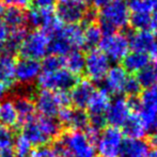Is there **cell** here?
<instances>
[{"mask_svg": "<svg viewBox=\"0 0 157 157\" xmlns=\"http://www.w3.org/2000/svg\"><path fill=\"white\" fill-rule=\"evenodd\" d=\"M56 0H32L37 9H50L54 6Z\"/></svg>", "mask_w": 157, "mask_h": 157, "instance_id": "cell-39", "label": "cell"}, {"mask_svg": "<svg viewBox=\"0 0 157 157\" xmlns=\"http://www.w3.org/2000/svg\"><path fill=\"white\" fill-rule=\"evenodd\" d=\"M151 29L153 30L152 32L157 33V12L153 15V16H152V26H151Z\"/></svg>", "mask_w": 157, "mask_h": 157, "instance_id": "cell-46", "label": "cell"}, {"mask_svg": "<svg viewBox=\"0 0 157 157\" xmlns=\"http://www.w3.org/2000/svg\"><path fill=\"white\" fill-rule=\"evenodd\" d=\"M155 67H156V71H157V65H156V66H155Z\"/></svg>", "mask_w": 157, "mask_h": 157, "instance_id": "cell-52", "label": "cell"}, {"mask_svg": "<svg viewBox=\"0 0 157 157\" xmlns=\"http://www.w3.org/2000/svg\"><path fill=\"white\" fill-rule=\"evenodd\" d=\"M1 50H2L1 49V45H0V55H1Z\"/></svg>", "mask_w": 157, "mask_h": 157, "instance_id": "cell-50", "label": "cell"}, {"mask_svg": "<svg viewBox=\"0 0 157 157\" xmlns=\"http://www.w3.org/2000/svg\"><path fill=\"white\" fill-rule=\"evenodd\" d=\"M49 42L50 36L45 31L41 29L33 30L27 33L18 52H21V58L40 61V59H44L47 56Z\"/></svg>", "mask_w": 157, "mask_h": 157, "instance_id": "cell-5", "label": "cell"}, {"mask_svg": "<svg viewBox=\"0 0 157 157\" xmlns=\"http://www.w3.org/2000/svg\"><path fill=\"white\" fill-rule=\"evenodd\" d=\"M15 68L16 60L14 55L1 54L0 55V82L6 86H11L15 81Z\"/></svg>", "mask_w": 157, "mask_h": 157, "instance_id": "cell-24", "label": "cell"}, {"mask_svg": "<svg viewBox=\"0 0 157 157\" xmlns=\"http://www.w3.org/2000/svg\"><path fill=\"white\" fill-rule=\"evenodd\" d=\"M59 157H95V145L81 130H68L57 138L54 145Z\"/></svg>", "mask_w": 157, "mask_h": 157, "instance_id": "cell-1", "label": "cell"}, {"mask_svg": "<svg viewBox=\"0 0 157 157\" xmlns=\"http://www.w3.org/2000/svg\"><path fill=\"white\" fill-rule=\"evenodd\" d=\"M103 34L97 21L85 25L83 27V47L91 50L94 49L101 42Z\"/></svg>", "mask_w": 157, "mask_h": 157, "instance_id": "cell-28", "label": "cell"}, {"mask_svg": "<svg viewBox=\"0 0 157 157\" xmlns=\"http://www.w3.org/2000/svg\"><path fill=\"white\" fill-rule=\"evenodd\" d=\"M95 90L96 89H95L94 83L89 79H82L80 81H77L76 85L71 89V93H68L71 103L77 109L85 110Z\"/></svg>", "mask_w": 157, "mask_h": 157, "instance_id": "cell-15", "label": "cell"}, {"mask_svg": "<svg viewBox=\"0 0 157 157\" xmlns=\"http://www.w3.org/2000/svg\"><path fill=\"white\" fill-rule=\"evenodd\" d=\"M147 157H157V149L151 150L149 153V156Z\"/></svg>", "mask_w": 157, "mask_h": 157, "instance_id": "cell-48", "label": "cell"}, {"mask_svg": "<svg viewBox=\"0 0 157 157\" xmlns=\"http://www.w3.org/2000/svg\"><path fill=\"white\" fill-rule=\"evenodd\" d=\"M147 132H151V135H157V117H155L153 121L147 126Z\"/></svg>", "mask_w": 157, "mask_h": 157, "instance_id": "cell-43", "label": "cell"}, {"mask_svg": "<svg viewBox=\"0 0 157 157\" xmlns=\"http://www.w3.org/2000/svg\"><path fill=\"white\" fill-rule=\"evenodd\" d=\"M110 103H111L110 94L104 88L95 90L87 105L88 116H105Z\"/></svg>", "mask_w": 157, "mask_h": 157, "instance_id": "cell-17", "label": "cell"}, {"mask_svg": "<svg viewBox=\"0 0 157 157\" xmlns=\"http://www.w3.org/2000/svg\"><path fill=\"white\" fill-rule=\"evenodd\" d=\"M36 111L41 117L56 119L62 108L68 107L71 104L70 94L67 92H52L41 90L34 98Z\"/></svg>", "mask_w": 157, "mask_h": 157, "instance_id": "cell-3", "label": "cell"}, {"mask_svg": "<svg viewBox=\"0 0 157 157\" xmlns=\"http://www.w3.org/2000/svg\"><path fill=\"white\" fill-rule=\"evenodd\" d=\"M8 93V86H6L4 83L0 82V99L3 98Z\"/></svg>", "mask_w": 157, "mask_h": 157, "instance_id": "cell-45", "label": "cell"}, {"mask_svg": "<svg viewBox=\"0 0 157 157\" xmlns=\"http://www.w3.org/2000/svg\"><path fill=\"white\" fill-rule=\"evenodd\" d=\"M60 123L56 119L34 117L30 122L23 125L21 135L34 147H45L59 137L61 132Z\"/></svg>", "mask_w": 157, "mask_h": 157, "instance_id": "cell-2", "label": "cell"}, {"mask_svg": "<svg viewBox=\"0 0 157 157\" xmlns=\"http://www.w3.org/2000/svg\"><path fill=\"white\" fill-rule=\"evenodd\" d=\"M58 122L61 126H66L70 130L86 129L89 125V116L85 110L65 107L58 113Z\"/></svg>", "mask_w": 157, "mask_h": 157, "instance_id": "cell-12", "label": "cell"}, {"mask_svg": "<svg viewBox=\"0 0 157 157\" xmlns=\"http://www.w3.org/2000/svg\"><path fill=\"white\" fill-rule=\"evenodd\" d=\"M122 67L128 74L138 73L144 67H147L150 63V57L145 52H128L122 61Z\"/></svg>", "mask_w": 157, "mask_h": 157, "instance_id": "cell-22", "label": "cell"}, {"mask_svg": "<svg viewBox=\"0 0 157 157\" xmlns=\"http://www.w3.org/2000/svg\"><path fill=\"white\" fill-rule=\"evenodd\" d=\"M16 136L12 128L0 125V154L13 151V145Z\"/></svg>", "mask_w": 157, "mask_h": 157, "instance_id": "cell-31", "label": "cell"}, {"mask_svg": "<svg viewBox=\"0 0 157 157\" xmlns=\"http://www.w3.org/2000/svg\"><path fill=\"white\" fill-rule=\"evenodd\" d=\"M132 110L127 103V98L124 96H117L113 101H111L107 111L105 113L106 123L113 127H122L129 118Z\"/></svg>", "mask_w": 157, "mask_h": 157, "instance_id": "cell-11", "label": "cell"}, {"mask_svg": "<svg viewBox=\"0 0 157 157\" xmlns=\"http://www.w3.org/2000/svg\"><path fill=\"white\" fill-rule=\"evenodd\" d=\"M83 1H85V2H86V0H83Z\"/></svg>", "mask_w": 157, "mask_h": 157, "instance_id": "cell-53", "label": "cell"}, {"mask_svg": "<svg viewBox=\"0 0 157 157\" xmlns=\"http://www.w3.org/2000/svg\"><path fill=\"white\" fill-rule=\"evenodd\" d=\"M110 68V60L99 49H91L86 55L85 73L92 82H101Z\"/></svg>", "mask_w": 157, "mask_h": 157, "instance_id": "cell-10", "label": "cell"}, {"mask_svg": "<svg viewBox=\"0 0 157 157\" xmlns=\"http://www.w3.org/2000/svg\"><path fill=\"white\" fill-rule=\"evenodd\" d=\"M130 12L126 0H113L97 13V21L109 25L114 30L124 29L129 24Z\"/></svg>", "mask_w": 157, "mask_h": 157, "instance_id": "cell-7", "label": "cell"}, {"mask_svg": "<svg viewBox=\"0 0 157 157\" xmlns=\"http://www.w3.org/2000/svg\"><path fill=\"white\" fill-rule=\"evenodd\" d=\"M139 85L141 88H151L154 86H157V71L155 66H149L141 70L140 72L137 73L136 76Z\"/></svg>", "mask_w": 157, "mask_h": 157, "instance_id": "cell-30", "label": "cell"}, {"mask_svg": "<svg viewBox=\"0 0 157 157\" xmlns=\"http://www.w3.org/2000/svg\"><path fill=\"white\" fill-rule=\"evenodd\" d=\"M26 35H27L26 28L10 30L8 39L4 42V47H3L4 52H6V54L14 55V52H18L19 47H21V43H23Z\"/></svg>", "mask_w": 157, "mask_h": 157, "instance_id": "cell-29", "label": "cell"}, {"mask_svg": "<svg viewBox=\"0 0 157 157\" xmlns=\"http://www.w3.org/2000/svg\"><path fill=\"white\" fill-rule=\"evenodd\" d=\"M112 1H113V0H91L90 2H91L92 6H93L95 9H103Z\"/></svg>", "mask_w": 157, "mask_h": 157, "instance_id": "cell-42", "label": "cell"}, {"mask_svg": "<svg viewBox=\"0 0 157 157\" xmlns=\"http://www.w3.org/2000/svg\"><path fill=\"white\" fill-rule=\"evenodd\" d=\"M6 1L10 2L12 6H17L19 9H23V10L32 4V0H6Z\"/></svg>", "mask_w": 157, "mask_h": 157, "instance_id": "cell-40", "label": "cell"}, {"mask_svg": "<svg viewBox=\"0 0 157 157\" xmlns=\"http://www.w3.org/2000/svg\"><path fill=\"white\" fill-rule=\"evenodd\" d=\"M154 8H156V9H157V0L155 1V3H154Z\"/></svg>", "mask_w": 157, "mask_h": 157, "instance_id": "cell-49", "label": "cell"}, {"mask_svg": "<svg viewBox=\"0 0 157 157\" xmlns=\"http://www.w3.org/2000/svg\"><path fill=\"white\" fill-rule=\"evenodd\" d=\"M13 152H14L15 157H29L32 152V145L21 134L15 138L14 145H13Z\"/></svg>", "mask_w": 157, "mask_h": 157, "instance_id": "cell-33", "label": "cell"}, {"mask_svg": "<svg viewBox=\"0 0 157 157\" xmlns=\"http://www.w3.org/2000/svg\"><path fill=\"white\" fill-rule=\"evenodd\" d=\"M86 1H91V0H86Z\"/></svg>", "mask_w": 157, "mask_h": 157, "instance_id": "cell-51", "label": "cell"}, {"mask_svg": "<svg viewBox=\"0 0 157 157\" xmlns=\"http://www.w3.org/2000/svg\"><path fill=\"white\" fill-rule=\"evenodd\" d=\"M128 43L129 48H132V52H150V50L153 48V46L156 44L155 33L144 30V31H132L127 33Z\"/></svg>", "mask_w": 157, "mask_h": 157, "instance_id": "cell-16", "label": "cell"}, {"mask_svg": "<svg viewBox=\"0 0 157 157\" xmlns=\"http://www.w3.org/2000/svg\"><path fill=\"white\" fill-rule=\"evenodd\" d=\"M140 109L139 113L157 114V86L147 88L138 96Z\"/></svg>", "mask_w": 157, "mask_h": 157, "instance_id": "cell-26", "label": "cell"}, {"mask_svg": "<svg viewBox=\"0 0 157 157\" xmlns=\"http://www.w3.org/2000/svg\"><path fill=\"white\" fill-rule=\"evenodd\" d=\"M42 72H50V71H56L63 67V59L62 57H57L54 55L46 56L44 58L43 62L41 63Z\"/></svg>", "mask_w": 157, "mask_h": 157, "instance_id": "cell-35", "label": "cell"}, {"mask_svg": "<svg viewBox=\"0 0 157 157\" xmlns=\"http://www.w3.org/2000/svg\"><path fill=\"white\" fill-rule=\"evenodd\" d=\"M129 24L136 31L150 30L152 26L151 14H132L129 16Z\"/></svg>", "mask_w": 157, "mask_h": 157, "instance_id": "cell-32", "label": "cell"}, {"mask_svg": "<svg viewBox=\"0 0 157 157\" xmlns=\"http://www.w3.org/2000/svg\"><path fill=\"white\" fill-rule=\"evenodd\" d=\"M151 145L144 139H125L123 141L122 156L124 157H147Z\"/></svg>", "mask_w": 157, "mask_h": 157, "instance_id": "cell-21", "label": "cell"}, {"mask_svg": "<svg viewBox=\"0 0 157 157\" xmlns=\"http://www.w3.org/2000/svg\"><path fill=\"white\" fill-rule=\"evenodd\" d=\"M147 127L138 112H132L123 125V134L127 139H143L147 136Z\"/></svg>", "mask_w": 157, "mask_h": 157, "instance_id": "cell-19", "label": "cell"}, {"mask_svg": "<svg viewBox=\"0 0 157 157\" xmlns=\"http://www.w3.org/2000/svg\"><path fill=\"white\" fill-rule=\"evenodd\" d=\"M128 73L120 65L112 66L109 68L108 73L104 78V89L109 94H116L119 96L124 93V88L128 79Z\"/></svg>", "mask_w": 157, "mask_h": 157, "instance_id": "cell-14", "label": "cell"}, {"mask_svg": "<svg viewBox=\"0 0 157 157\" xmlns=\"http://www.w3.org/2000/svg\"><path fill=\"white\" fill-rule=\"evenodd\" d=\"M149 57H150V59L153 60L157 65V43L153 46V48L150 50V56Z\"/></svg>", "mask_w": 157, "mask_h": 157, "instance_id": "cell-44", "label": "cell"}, {"mask_svg": "<svg viewBox=\"0 0 157 157\" xmlns=\"http://www.w3.org/2000/svg\"><path fill=\"white\" fill-rule=\"evenodd\" d=\"M59 34L72 47V49H79L83 47V27L79 24L63 25Z\"/></svg>", "mask_w": 157, "mask_h": 157, "instance_id": "cell-18", "label": "cell"}, {"mask_svg": "<svg viewBox=\"0 0 157 157\" xmlns=\"http://www.w3.org/2000/svg\"><path fill=\"white\" fill-rule=\"evenodd\" d=\"M29 157H59V156L57 154V152L55 151L54 147L45 145V147H36L34 151L31 152Z\"/></svg>", "mask_w": 157, "mask_h": 157, "instance_id": "cell-38", "label": "cell"}, {"mask_svg": "<svg viewBox=\"0 0 157 157\" xmlns=\"http://www.w3.org/2000/svg\"><path fill=\"white\" fill-rule=\"evenodd\" d=\"M56 15L64 25H74L83 21L88 6L83 0H58Z\"/></svg>", "mask_w": 157, "mask_h": 157, "instance_id": "cell-9", "label": "cell"}, {"mask_svg": "<svg viewBox=\"0 0 157 157\" xmlns=\"http://www.w3.org/2000/svg\"><path fill=\"white\" fill-rule=\"evenodd\" d=\"M9 33H10V30L8 29L6 24L0 21V44L4 43L6 41V39L9 36Z\"/></svg>", "mask_w": 157, "mask_h": 157, "instance_id": "cell-41", "label": "cell"}, {"mask_svg": "<svg viewBox=\"0 0 157 157\" xmlns=\"http://www.w3.org/2000/svg\"><path fill=\"white\" fill-rule=\"evenodd\" d=\"M43 15H42V9H30L26 13V25H29L32 28H41Z\"/></svg>", "mask_w": 157, "mask_h": 157, "instance_id": "cell-36", "label": "cell"}, {"mask_svg": "<svg viewBox=\"0 0 157 157\" xmlns=\"http://www.w3.org/2000/svg\"><path fill=\"white\" fill-rule=\"evenodd\" d=\"M63 67L73 74L74 76H79L85 72V59L86 56L80 49H73L62 57Z\"/></svg>", "mask_w": 157, "mask_h": 157, "instance_id": "cell-23", "label": "cell"}, {"mask_svg": "<svg viewBox=\"0 0 157 157\" xmlns=\"http://www.w3.org/2000/svg\"><path fill=\"white\" fill-rule=\"evenodd\" d=\"M98 46L99 50L109 60L114 62H121L130 49L127 35L121 32L103 36Z\"/></svg>", "mask_w": 157, "mask_h": 157, "instance_id": "cell-8", "label": "cell"}, {"mask_svg": "<svg viewBox=\"0 0 157 157\" xmlns=\"http://www.w3.org/2000/svg\"><path fill=\"white\" fill-rule=\"evenodd\" d=\"M6 9V4H4V2L2 1V0H0V19L3 17Z\"/></svg>", "mask_w": 157, "mask_h": 157, "instance_id": "cell-47", "label": "cell"}, {"mask_svg": "<svg viewBox=\"0 0 157 157\" xmlns=\"http://www.w3.org/2000/svg\"><path fill=\"white\" fill-rule=\"evenodd\" d=\"M42 72L41 62L28 58H21L16 61L15 80L21 85H31L37 80Z\"/></svg>", "mask_w": 157, "mask_h": 157, "instance_id": "cell-13", "label": "cell"}, {"mask_svg": "<svg viewBox=\"0 0 157 157\" xmlns=\"http://www.w3.org/2000/svg\"><path fill=\"white\" fill-rule=\"evenodd\" d=\"M77 77L65 68L50 72H41L36 82L41 90L52 92H67L77 83Z\"/></svg>", "mask_w": 157, "mask_h": 157, "instance_id": "cell-6", "label": "cell"}, {"mask_svg": "<svg viewBox=\"0 0 157 157\" xmlns=\"http://www.w3.org/2000/svg\"><path fill=\"white\" fill-rule=\"evenodd\" d=\"M124 93L128 95V97H136L139 96L141 93V86L139 85L136 77L128 76V79L126 81L124 88Z\"/></svg>", "mask_w": 157, "mask_h": 157, "instance_id": "cell-37", "label": "cell"}, {"mask_svg": "<svg viewBox=\"0 0 157 157\" xmlns=\"http://www.w3.org/2000/svg\"><path fill=\"white\" fill-rule=\"evenodd\" d=\"M14 105L18 117V124L25 125L35 117V105L33 99L27 95H21L14 101Z\"/></svg>", "mask_w": 157, "mask_h": 157, "instance_id": "cell-20", "label": "cell"}, {"mask_svg": "<svg viewBox=\"0 0 157 157\" xmlns=\"http://www.w3.org/2000/svg\"><path fill=\"white\" fill-rule=\"evenodd\" d=\"M124 135L120 128L106 126L101 132L95 143V151L98 157H121Z\"/></svg>", "mask_w": 157, "mask_h": 157, "instance_id": "cell-4", "label": "cell"}, {"mask_svg": "<svg viewBox=\"0 0 157 157\" xmlns=\"http://www.w3.org/2000/svg\"><path fill=\"white\" fill-rule=\"evenodd\" d=\"M0 122L1 125L13 128L18 124V117L14 101L6 99L0 104Z\"/></svg>", "mask_w": 157, "mask_h": 157, "instance_id": "cell-27", "label": "cell"}, {"mask_svg": "<svg viewBox=\"0 0 157 157\" xmlns=\"http://www.w3.org/2000/svg\"><path fill=\"white\" fill-rule=\"evenodd\" d=\"M3 23L9 30L21 29L26 26V12L23 9L11 6L6 9L3 15Z\"/></svg>", "mask_w": 157, "mask_h": 157, "instance_id": "cell-25", "label": "cell"}, {"mask_svg": "<svg viewBox=\"0 0 157 157\" xmlns=\"http://www.w3.org/2000/svg\"><path fill=\"white\" fill-rule=\"evenodd\" d=\"M127 6L132 14H151L153 10L147 0H128Z\"/></svg>", "mask_w": 157, "mask_h": 157, "instance_id": "cell-34", "label": "cell"}]
</instances>
